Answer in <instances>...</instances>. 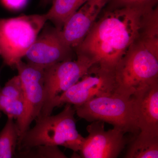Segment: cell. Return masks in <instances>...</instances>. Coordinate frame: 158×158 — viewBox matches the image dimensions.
<instances>
[{"instance_id": "6da1fadb", "label": "cell", "mask_w": 158, "mask_h": 158, "mask_svg": "<svg viewBox=\"0 0 158 158\" xmlns=\"http://www.w3.org/2000/svg\"><path fill=\"white\" fill-rule=\"evenodd\" d=\"M147 11L130 8L107 9L74 49L76 55H84L94 65L115 71L138 39L142 16Z\"/></svg>"}, {"instance_id": "7a4b0ae2", "label": "cell", "mask_w": 158, "mask_h": 158, "mask_svg": "<svg viewBox=\"0 0 158 158\" xmlns=\"http://www.w3.org/2000/svg\"><path fill=\"white\" fill-rule=\"evenodd\" d=\"M73 105L66 104L56 115H40L32 128L27 131L19 141L17 151L40 145L62 146L74 152L81 149L85 138L77 129L76 113Z\"/></svg>"}, {"instance_id": "3957f363", "label": "cell", "mask_w": 158, "mask_h": 158, "mask_svg": "<svg viewBox=\"0 0 158 158\" xmlns=\"http://www.w3.org/2000/svg\"><path fill=\"white\" fill-rule=\"evenodd\" d=\"M80 118L92 122L101 121L112 125L125 134L139 133L137 110L133 96L115 93L92 99L73 106Z\"/></svg>"}, {"instance_id": "277c9868", "label": "cell", "mask_w": 158, "mask_h": 158, "mask_svg": "<svg viewBox=\"0 0 158 158\" xmlns=\"http://www.w3.org/2000/svg\"><path fill=\"white\" fill-rule=\"evenodd\" d=\"M116 93L132 97L136 90L158 81V59L137 39L115 69Z\"/></svg>"}, {"instance_id": "5b68a950", "label": "cell", "mask_w": 158, "mask_h": 158, "mask_svg": "<svg viewBox=\"0 0 158 158\" xmlns=\"http://www.w3.org/2000/svg\"><path fill=\"white\" fill-rule=\"evenodd\" d=\"M47 21L45 14L0 19V56L5 65L15 67L24 57Z\"/></svg>"}, {"instance_id": "8992f818", "label": "cell", "mask_w": 158, "mask_h": 158, "mask_svg": "<svg viewBox=\"0 0 158 158\" xmlns=\"http://www.w3.org/2000/svg\"><path fill=\"white\" fill-rule=\"evenodd\" d=\"M77 56L75 60L59 62L44 69V100L40 115H51L54 100L80 81L94 65L86 56Z\"/></svg>"}, {"instance_id": "52a82bcc", "label": "cell", "mask_w": 158, "mask_h": 158, "mask_svg": "<svg viewBox=\"0 0 158 158\" xmlns=\"http://www.w3.org/2000/svg\"><path fill=\"white\" fill-rule=\"evenodd\" d=\"M116 92L115 71L94 65L80 81L54 100L52 108L53 110L66 104L76 106L92 99Z\"/></svg>"}, {"instance_id": "ba28073f", "label": "cell", "mask_w": 158, "mask_h": 158, "mask_svg": "<svg viewBox=\"0 0 158 158\" xmlns=\"http://www.w3.org/2000/svg\"><path fill=\"white\" fill-rule=\"evenodd\" d=\"M15 67L17 69L22 84L25 102L23 116L16 123L19 141L30 128L32 122L41 113L44 100V69L28 62L25 63L22 60L16 63Z\"/></svg>"}, {"instance_id": "9c48e42d", "label": "cell", "mask_w": 158, "mask_h": 158, "mask_svg": "<svg viewBox=\"0 0 158 158\" xmlns=\"http://www.w3.org/2000/svg\"><path fill=\"white\" fill-rule=\"evenodd\" d=\"M73 50L63 40L60 30L46 23L24 57L27 62L45 69L72 60Z\"/></svg>"}, {"instance_id": "30bf717a", "label": "cell", "mask_w": 158, "mask_h": 158, "mask_svg": "<svg viewBox=\"0 0 158 158\" xmlns=\"http://www.w3.org/2000/svg\"><path fill=\"white\" fill-rule=\"evenodd\" d=\"M104 122L95 121L87 127L88 137L85 138L80 152L83 158H116L127 144L125 133L113 127L106 131Z\"/></svg>"}, {"instance_id": "8fae6325", "label": "cell", "mask_w": 158, "mask_h": 158, "mask_svg": "<svg viewBox=\"0 0 158 158\" xmlns=\"http://www.w3.org/2000/svg\"><path fill=\"white\" fill-rule=\"evenodd\" d=\"M108 0H88L64 23L60 30L65 43L74 50L83 41Z\"/></svg>"}, {"instance_id": "7c38bea8", "label": "cell", "mask_w": 158, "mask_h": 158, "mask_svg": "<svg viewBox=\"0 0 158 158\" xmlns=\"http://www.w3.org/2000/svg\"><path fill=\"white\" fill-rule=\"evenodd\" d=\"M132 96L137 110L138 135L158 139V81L140 88Z\"/></svg>"}, {"instance_id": "4fadbf2b", "label": "cell", "mask_w": 158, "mask_h": 158, "mask_svg": "<svg viewBox=\"0 0 158 158\" xmlns=\"http://www.w3.org/2000/svg\"><path fill=\"white\" fill-rule=\"evenodd\" d=\"M158 59V8L144 12L138 39Z\"/></svg>"}, {"instance_id": "5bb4252c", "label": "cell", "mask_w": 158, "mask_h": 158, "mask_svg": "<svg viewBox=\"0 0 158 158\" xmlns=\"http://www.w3.org/2000/svg\"><path fill=\"white\" fill-rule=\"evenodd\" d=\"M88 0H52V7L46 13L48 21L61 30L64 23Z\"/></svg>"}, {"instance_id": "9a60e30c", "label": "cell", "mask_w": 158, "mask_h": 158, "mask_svg": "<svg viewBox=\"0 0 158 158\" xmlns=\"http://www.w3.org/2000/svg\"><path fill=\"white\" fill-rule=\"evenodd\" d=\"M14 120L8 117L5 126L0 132V158H12L15 156L19 135Z\"/></svg>"}, {"instance_id": "2e32d148", "label": "cell", "mask_w": 158, "mask_h": 158, "mask_svg": "<svg viewBox=\"0 0 158 158\" xmlns=\"http://www.w3.org/2000/svg\"><path fill=\"white\" fill-rule=\"evenodd\" d=\"M127 158H158V139H148L138 135L128 149Z\"/></svg>"}, {"instance_id": "e0dca14e", "label": "cell", "mask_w": 158, "mask_h": 158, "mask_svg": "<svg viewBox=\"0 0 158 158\" xmlns=\"http://www.w3.org/2000/svg\"><path fill=\"white\" fill-rule=\"evenodd\" d=\"M15 156L26 158H66L59 146L40 145L24 150L16 152Z\"/></svg>"}, {"instance_id": "ac0fdd59", "label": "cell", "mask_w": 158, "mask_h": 158, "mask_svg": "<svg viewBox=\"0 0 158 158\" xmlns=\"http://www.w3.org/2000/svg\"><path fill=\"white\" fill-rule=\"evenodd\" d=\"M25 111V102L23 98H12L0 94V112L8 117L16 119V123L20 121Z\"/></svg>"}, {"instance_id": "d6986e66", "label": "cell", "mask_w": 158, "mask_h": 158, "mask_svg": "<svg viewBox=\"0 0 158 158\" xmlns=\"http://www.w3.org/2000/svg\"><path fill=\"white\" fill-rule=\"evenodd\" d=\"M158 0H108V9L130 8L148 11L158 6Z\"/></svg>"}, {"instance_id": "ffe728a7", "label": "cell", "mask_w": 158, "mask_h": 158, "mask_svg": "<svg viewBox=\"0 0 158 158\" xmlns=\"http://www.w3.org/2000/svg\"><path fill=\"white\" fill-rule=\"evenodd\" d=\"M0 94L10 98L24 99L22 84L18 75L11 78L1 88Z\"/></svg>"}, {"instance_id": "44dd1931", "label": "cell", "mask_w": 158, "mask_h": 158, "mask_svg": "<svg viewBox=\"0 0 158 158\" xmlns=\"http://www.w3.org/2000/svg\"><path fill=\"white\" fill-rule=\"evenodd\" d=\"M28 0H2L4 5L12 9H22L25 6Z\"/></svg>"}, {"instance_id": "7402d4cb", "label": "cell", "mask_w": 158, "mask_h": 158, "mask_svg": "<svg viewBox=\"0 0 158 158\" xmlns=\"http://www.w3.org/2000/svg\"><path fill=\"white\" fill-rule=\"evenodd\" d=\"M52 0H40V4L41 6H45L50 2H52Z\"/></svg>"}, {"instance_id": "603a6c76", "label": "cell", "mask_w": 158, "mask_h": 158, "mask_svg": "<svg viewBox=\"0 0 158 158\" xmlns=\"http://www.w3.org/2000/svg\"><path fill=\"white\" fill-rule=\"evenodd\" d=\"M1 85H0V90H1Z\"/></svg>"}]
</instances>
